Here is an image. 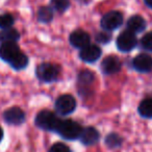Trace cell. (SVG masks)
Masks as SVG:
<instances>
[{"label": "cell", "instance_id": "7402d4cb", "mask_svg": "<svg viewBox=\"0 0 152 152\" xmlns=\"http://www.w3.org/2000/svg\"><path fill=\"white\" fill-rule=\"evenodd\" d=\"M51 5L55 11L63 13L67 11L68 7H70V1L69 0H51Z\"/></svg>", "mask_w": 152, "mask_h": 152}, {"label": "cell", "instance_id": "30bf717a", "mask_svg": "<svg viewBox=\"0 0 152 152\" xmlns=\"http://www.w3.org/2000/svg\"><path fill=\"white\" fill-rule=\"evenodd\" d=\"M79 56L86 63H95L101 56V49L97 45H88L80 50Z\"/></svg>", "mask_w": 152, "mask_h": 152}, {"label": "cell", "instance_id": "5bb4252c", "mask_svg": "<svg viewBox=\"0 0 152 152\" xmlns=\"http://www.w3.org/2000/svg\"><path fill=\"white\" fill-rule=\"evenodd\" d=\"M146 28V21L140 15H134L129 18L127 21V29L130 30L133 34L142 32Z\"/></svg>", "mask_w": 152, "mask_h": 152}, {"label": "cell", "instance_id": "4316f807", "mask_svg": "<svg viewBox=\"0 0 152 152\" xmlns=\"http://www.w3.org/2000/svg\"><path fill=\"white\" fill-rule=\"evenodd\" d=\"M2 137H3V130H2V128L0 127V141L2 140Z\"/></svg>", "mask_w": 152, "mask_h": 152}, {"label": "cell", "instance_id": "603a6c76", "mask_svg": "<svg viewBox=\"0 0 152 152\" xmlns=\"http://www.w3.org/2000/svg\"><path fill=\"white\" fill-rule=\"evenodd\" d=\"M141 47L145 51L152 52V31L147 32L143 38L141 39Z\"/></svg>", "mask_w": 152, "mask_h": 152}, {"label": "cell", "instance_id": "3957f363", "mask_svg": "<svg viewBox=\"0 0 152 152\" xmlns=\"http://www.w3.org/2000/svg\"><path fill=\"white\" fill-rule=\"evenodd\" d=\"M37 76L40 80L44 83L54 81L58 77V68L50 63H43L37 68Z\"/></svg>", "mask_w": 152, "mask_h": 152}, {"label": "cell", "instance_id": "8992f818", "mask_svg": "<svg viewBox=\"0 0 152 152\" xmlns=\"http://www.w3.org/2000/svg\"><path fill=\"white\" fill-rule=\"evenodd\" d=\"M123 23V15L118 11L106 13L101 19V26L103 29L110 31L119 28Z\"/></svg>", "mask_w": 152, "mask_h": 152}, {"label": "cell", "instance_id": "484cf974", "mask_svg": "<svg viewBox=\"0 0 152 152\" xmlns=\"http://www.w3.org/2000/svg\"><path fill=\"white\" fill-rule=\"evenodd\" d=\"M147 7H149L150 9H152V0H144Z\"/></svg>", "mask_w": 152, "mask_h": 152}, {"label": "cell", "instance_id": "7a4b0ae2", "mask_svg": "<svg viewBox=\"0 0 152 152\" xmlns=\"http://www.w3.org/2000/svg\"><path fill=\"white\" fill-rule=\"evenodd\" d=\"M81 131H83L81 126L75 121L61 120V123H59L58 127H57L56 132H58L61 134V137H63L66 140H75L80 137Z\"/></svg>", "mask_w": 152, "mask_h": 152}, {"label": "cell", "instance_id": "277c9868", "mask_svg": "<svg viewBox=\"0 0 152 152\" xmlns=\"http://www.w3.org/2000/svg\"><path fill=\"white\" fill-rule=\"evenodd\" d=\"M76 108V100L72 95H61L55 101V110L58 114L66 116L73 113Z\"/></svg>", "mask_w": 152, "mask_h": 152}, {"label": "cell", "instance_id": "d6986e66", "mask_svg": "<svg viewBox=\"0 0 152 152\" xmlns=\"http://www.w3.org/2000/svg\"><path fill=\"white\" fill-rule=\"evenodd\" d=\"M94 81V73L91 71H83L78 76V83L80 87H89Z\"/></svg>", "mask_w": 152, "mask_h": 152}, {"label": "cell", "instance_id": "9c48e42d", "mask_svg": "<svg viewBox=\"0 0 152 152\" xmlns=\"http://www.w3.org/2000/svg\"><path fill=\"white\" fill-rule=\"evenodd\" d=\"M132 66L141 73H148L152 71V57L145 53H141L133 58Z\"/></svg>", "mask_w": 152, "mask_h": 152}, {"label": "cell", "instance_id": "9a60e30c", "mask_svg": "<svg viewBox=\"0 0 152 152\" xmlns=\"http://www.w3.org/2000/svg\"><path fill=\"white\" fill-rule=\"evenodd\" d=\"M139 114L144 118H152V98H146L140 103Z\"/></svg>", "mask_w": 152, "mask_h": 152}, {"label": "cell", "instance_id": "ba28073f", "mask_svg": "<svg viewBox=\"0 0 152 152\" xmlns=\"http://www.w3.org/2000/svg\"><path fill=\"white\" fill-rule=\"evenodd\" d=\"M121 67H122V64L120 59L114 55L105 57L101 63V70L106 75H113V74L118 73L121 70Z\"/></svg>", "mask_w": 152, "mask_h": 152}, {"label": "cell", "instance_id": "4fadbf2b", "mask_svg": "<svg viewBox=\"0 0 152 152\" xmlns=\"http://www.w3.org/2000/svg\"><path fill=\"white\" fill-rule=\"evenodd\" d=\"M99 132L94 127H86L83 129L80 134V141L85 145H94L99 140Z\"/></svg>", "mask_w": 152, "mask_h": 152}, {"label": "cell", "instance_id": "cb8c5ba5", "mask_svg": "<svg viewBox=\"0 0 152 152\" xmlns=\"http://www.w3.org/2000/svg\"><path fill=\"white\" fill-rule=\"evenodd\" d=\"M48 152H71L70 148L63 143H56L50 147Z\"/></svg>", "mask_w": 152, "mask_h": 152}, {"label": "cell", "instance_id": "6da1fadb", "mask_svg": "<svg viewBox=\"0 0 152 152\" xmlns=\"http://www.w3.org/2000/svg\"><path fill=\"white\" fill-rule=\"evenodd\" d=\"M61 120L49 110H42L36 117V124L38 127L44 129V130L56 131Z\"/></svg>", "mask_w": 152, "mask_h": 152}, {"label": "cell", "instance_id": "52a82bcc", "mask_svg": "<svg viewBox=\"0 0 152 152\" xmlns=\"http://www.w3.org/2000/svg\"><path fill=\"white\" fill-rule=\"evenodd\" d=\"M20 52L21 51L16 42H3L0 45V58L7 63Z\"/></svg>", "mask_w": 152, "mask_h": 152}, {"label": "cell", "instance_id": "8fae6325", "mask_svg": "<svg viewBox=\"0 0 152 152\" xmlns=\"http://www.w3.org/2000/svg\"><path fill=\"white\" fill-rule=\"evenodd\" d=\"M5 122L12 125H20L25 121V114L20 107H11L3 114Z\"/></svg>", "mask_w": 152, "mask_h": 152}, {"label": "cell", "instance_id": "7c38bea8", "mask_svg": "<svg viewBox=\"0 0 152 152\" xmlns=\"http://www.w3.org/2000/svg\"><path fill=\"white\" fill-rule=\"evenodd\" d=\"M90 38L89 34L83 30H75L70 34V43L72 46L76 47V48L83 49V47L90 45Z\"/></svg>", "mask_w": 152, "mask_h": 152}, {"label": "cell", "instance_id": "2e32d148", "mask_svg": "<svg viewBox=\"0 0 152 152\" xmlns=\"http://www.w3.org/2000/svg\"><path fill=\"white\" fill-rule=\"evenodd\" d=\"M9 64L12 66V68H14L15 70L24 69V68L28 65V57L26 56L24 53L20 52V53H18Z\"/></svg>", "mask_w": 152, "mask_h": 152}, {"label": "cell", "instance_id": "ffe728a7", "mask_svg": "<svg viewBox=\"0 0 152 152\" xmlns=\"http://www.w3.org/2000/svg\"><path fill=\"white\" fill-rule=\"evenodd\" d=\"M14 22V17L11 14H3V15H0V28L2 29H7V28H11L13 26Z\"/></svg>", "mask_w": 152, "mask_h": 152}, {"label": "cell", "instance_id": "44dd1931", "mask_svg": "<svg viewBox=\"0 0 152 152\" xmlns=\"http://www.w3.org/2000/svg\"><path fill=\"white\" fill-rule=\"evenodd\" d=\"M105 143L108 147L110 148H116L119 147L122 143V139H121L120 135H118L117 133H110L106 137L105 139Z\"/></svg>", "mask_w": 152, "mask_h": 152}, {"label": "cell", "instance_id": "e0dca14e", "mask_svg": "<svg viewBox=\"0 0 152 152\" xmlns=\"http://www.w3.org/2000/svg\"><path fill=\"white\" fill-rule=\"evenodd\" d=\"M19 38V32L13 28L4 29L0 34V41H2V42H17Z\"/></svg>", "mask_w": 152, "mask_h": 152}, {"label": "cell", "instance_id": "5b68a950", "mask_svg": "<svg viewBox=\"0 0 152 152\" xmlns=\"http://www.w3.org/2000/svg\"><path fill=\"white\" fill-rule=\"evenodd\" d=\"M137 44V39L135 34L131 32L130 30H125L121 32L120 36L117 39V47L122 52H129Z\"/></svg>", "mask_w": 152, "mask_h": 152}, {"label": "cell", "instance_id": "d4e9b609", "mask_svg": "<svg viewBox=\"0 0 152 152\" xmlns=\"http://www.w3.org/2000/svg\"><path fill=\"white\" fill-rule=\"evenodd\" d=\"M112 39V36L107 32H100L96 36V41L99 43H102V44H106L108 43Z\"/></svg>", "mask_w": 152, "mask_h": 152}, {"label": "cell", "instance_id": "ac0fdd59", "mask_svg": "<svg viewBox=\"0 0 152 152\" xmlns=\"http://www.w3.org/2000/svg\"><path fill=\"white\" fill-rule=\"evenodd\" d=\"M53 18V11L49 7H40L38 12V19L40 22L43 23H48Z\"/></svg>", "mask_w": 152, "mask_h": 152}]
</instances>
